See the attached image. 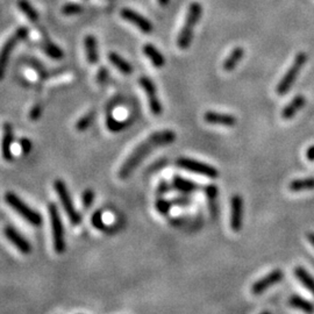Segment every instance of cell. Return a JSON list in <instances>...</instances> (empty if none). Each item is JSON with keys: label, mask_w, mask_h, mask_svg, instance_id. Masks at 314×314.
Here are the masks:
<instances>
[{"label": "cell", "mask_w": 314, "mask_h": 314, "mask_svg": "<svg viewBox=\"0 0 314 314\" xmlns=\"http://www.w3.org/2000/svg\"><path fill=\"white\" fill-rule=\"evenodd\" d=\"M174 140H176V133L171 131V129H164V131L153 133L145 141L140 143L131 153V155L127 157V159L122 163L118 172L119 178L120 179H127L150 153L159 148V147L170 145V143L174 142Z\"/></svg>", "instance_id": "6da1fadb"}, {"label": "cell", "mask_w": 314, "mask_h": 314, "mask_svg": "<svg viewBox=\"0 0 314 314\" xmlns=\"http://www.w3.org/2000/svg\"><path fill=\"white\" fill-rule=\"evenodd\" d=\"M202 13V7L199 2H192L188 7L186 19H185L184 26L179 31L177 37V45L181 50H185L191 45L192 38H193L194 26L199 22Z\"/></svg>", "instance_id": "7a4b0ae2"}, {"label": "cell", "mask_w": 314, "mask_h": 314, "mask_svg": "<svg viewBox=\"0 0 314 314\" xmlns=\"http://www.w3.org/2000/svg\"><path fill=\"white\" fill-rule=\"evenodd\" d=\"M5 201L10 208H13L21 218L26 220L29 225L34 227H41L43 223V218L37 211L28 206L22 199H20L13 192H7L5 194Z\"/></svg>", "instance_id": "3957f363"}, {"label": "cell", "mask_w": 314, "mask_h": 314, "mask_svg": "<svg viewBox=\"0 0 314 314\" xmlns=\"http://www.w3.org/2000/svg\"><path fill=\"white\" fill-rule=\"evenodd\" d=\"M47 208L49 213V220H50L54 249L56 254H63L66 249V244L64 237V226H63L61 214H59L58 207L55 202L48 204Z\"/></svg>", "instance_id": "277c9868"}, {"label": "cell", "mask_w": 314, "mask_h": 314, "mask_svg": "<svg viewBox=\"0 0 314 314\" xmlns=\"http://www.w3.org/2000/svg\"><path fill=\"white\" fill-rule=\"evenodd\" d=\"M306 61L307 55L305 52H298L297 54L295 61H293V64L290 66L284 77H283L281 82L278 83L277 87H276V92H277L278 96H285V94L289 93V91L291 90V87L296 82L297 77H298L300 71H302L303 66L305 65Z\"/></svg>", "instance_id": "5b68a950"}, {"label": "cell", "mask_w": 314, "mask_h": 314, "mask_svg": "<svg viewBox=\"0 0 314 314\" xmlns=\"http://www.w3.org/2000/svg\"><path fill=\"white\" fill-rule=\"evenodd\" d=\"M28 35V28L26 27H20L14 31L13 35L7 38L5 43L2 44L1 49H0V80L3 79L6 73L7 65H8L10 54H12L14 49H15L16 44L20 41L24 40Z\"/></svg>", "instance_id": "8992f818"}, {"label": "cell", "mask_w": 314, "mask_h": 314, "mask_svg": "<svg viewBox=\"0 0 314 314\" xmlns=\"http://www.w3.org/2000/svg\"><path fill=\"white\" fill-rule=\"evenodd\" d=\"M54 188H55L56 193H57L58 195L59 200H61L62 202L63 208H64L70 222H71L73 226H79L80 222H82V216H80L78 211L75 208L71 195H70L69 190H68V187H66L64 181L61 179H56L54 183Z\"/></svg>", "instance_id": "52a82bcc"}, {"label": "cell", "mask_w": 314, "mask_h": 314, "mask_svg": "<svg viewBox=\"0 0 314 314\" xmlns=\"http://www.w3.org/2000/svg\"><path fill=\"white\" fill-rule=\"evenodd\" d=\"M177 166H179L180 169L190 171V172L201 174V176L207 177L209 179H216L219 177V171L214 166L197 159L181 157V158L177 160Z\"/></svg>", "instance_id": "ba28073f"}, {"label": "cell", "mask_w": 314, "mask_h": 314, "mask_svg": "<svg viewBox=\"0 0 314 314\" xmlns=\"http://www.w3.org/2000/svg\"><path fill=\"white\" fill-rule=\"evenodd\" d=\"M139 83L146 92L150 112H152L154 115H156V117H158V115L163 113V105L162 103H160L158 94H157V89H156L155 84H154L152 79L146 76L140 77Z\"/></svg>", "instance_id": "9c48e42d"}, {"label": "cell", "mask_w": 314, "mask_h": 314, "mask_svg": "<svg viewBox=\"0 0 314 314\" xmlns=\"http://www.w3.org/2000/svg\"><path fill=\"white\" fill-rule=\"evenodd\" d=\"M284 277V272L281 269H275L271 272H269L268 275H265L264 277L258 279L257 282H255L253 286H251V293L255 296L262 295V293L267 291L272 286L279 283Z\"/></svg>", "instance_id": "30bf717a"}, {"label": "cell", "mask_w": 314, "mask_h": 314, "mask_svg": "<svg viewBox=\"0 0 314 314\" xmlns=\"http://www.w3.org/2000/svg\"><path fill=\"white\" fill-rule=\"evenodd\" d=\"M243 221V199L240 194H234L230 200V228L239 233Z\"/></svg>", "instance_id": "8fae6325"}, {"label": "cell", "mask_w": 314, "mask_h": 314, "mask_svg": "<svg viewBox=\"0 0 314 314\" xmlns=\"http://www.w3.org/2000/svg\"><path fill=\"white\" fill-rule=\"evenodd\" d=\"M5 237L20 251L21 254L28 255L31 253V244L26 240V237L21 235L17 230L12 226H6L3 228Z\"/></svg>", "instance_id": "7c38bea8"}, {"label": "cell", "mask_w": 314, "mask_h": 314, "mask_svg": "<svg viewBox=\"0 0 314 314\" xmlns=\"http://www.w3.org/2000/svg\"><path fill=\"white\" fill-rule=\"evenodd\" d=\"M120 15L122 19L127 20L128 22H131L134 24L135 27H138L140 30L143 31V33L149 34L153 31V23L150 22L149 20H147L145 16L139 14L135 10L129 9V8H124L120 12Z\"/></svg>", "instance_id": "4fadbf2b"}, {"label": "cell", "mask_w": 314, "mask_h": 314, "mask_svg": "<svg viewBox=\"0 0 314 314\" xmlns=\"http://www.w3.org/2000/svg\"><path fill=\"white\" fill-rule=\"evenodd\" d=\"M13 143H14V131L13 126L6 122L2 126V138H1V156L2 158L10 162L13 160Z\"/></svg>", "instance_id": "5bb4252c"}, {"label": "cell", "mask_w": 314, "mask_h": 314, "mask_svg": "<svg viewBox=\"0 0 314 314\" xmlns=\"http://www.w3.org/2000/svg\"><path fill=\"white\" fill-rule=\"evenodd\" d=\"M204 120L209 125L226 126V127H233L236 125V118L232 114L219 113V112L208 111L204 114Z\"/></svg>", "instance_id": "9a60e30c"}, {"label": "cell", "mask_w": 314, "mask_h": 314, "mask_svg": "<svg viewBox=\"0 0 314 314\" xmlns=\"http://www.w3.org/2000/svg\"><path fill=\"white\" fill-rule=\"evenodd\" d=\"M306 104V98L302 96V94H298L293 99L290 101V103L286 105V106L283 108L282 111V118L284 120H291V119L295 117V115L298 113V112L302 110V108L305 106Z\"/></svg>", "instance_id": "2e32d148"}, {"label": "cell", "mask_w": 314, "mask_h": 314, "mask_svg": "<svg viewBox=\"0 0 314 314\" xmlns=\"http://www.w3.org/2000/svg\"><path fill=\"white\" fill-rule=\"evenodd\" d=\"M84 48H85V55L87 62L91 65H96L99 62V52H98L97 38L93 35H86L84 38Z\"/></svg>", "instance_id": "e0dca14e"}, {"label": "cell", "mask_w": 314, "mask_h": 314, "mask_svg": "<svg viewBox=\"0 0 314 314\" xmlns=\"http://www.w3.org/2000/svg\"><path fill=\"white\" fill-rule=\"evenodd\" d=\"M204 193L207 198L208 201V208L211 212L212 218L218 216V195H219V188L214 184L206 185L204 187Z\"/></svg>", "instance_id": "ac0fdd59"}, {"label": "cell", "mask_w": 314, "mask_h": 314, "mask_svg": "<svg viewBox=\"0 0 314 314\" xmlns=\"http://www.w3.org/2000/svg\"><path fill=\"white\" fill-rule=\"evenodd\" d=\"M172 185L178 192H180L183 194H191L200 188V186L197 183H194L193 180L186 179V178H183L180 176L173 177Z\"/></svg>", "instance_id": "d6986e66"}, {"label": "cell", "mask_w": 314, "mask_h": 314, "mask_svg": "<svg viewBox=\"0 0 314 314\" xmlns=\"http://www.w3.org/2000/svg\"><path fill=\"white\" fill-rule=\"evenodd\" d=\"M143 52L148 57V59L152 62V64L155 68H163L165 65V58L160 54V51L156 47H154L152 43H147L143 47Z\"/></svg>", "instance_id": "ffe728a7"}, {"label": "cell", "mask_w": 314, "mask_h": 314, "mask_svg": "<svg viewBox=\"0 0 314 314\" xmlns=\"http://www.w3.org/2000/svg\"><path fill=\"white\" fill-rule=\"evenodd\" d=\"M243 56H244V49L242 47L234 48L232 52L229 54L228 57H227L225 61H223L222 69L227 72L233 71V70L237 66V64H239V62L241 61V59H242Z\"/></svg>", "instance_id": "44dd1931"}, {"label": "cell", "mask_w": 314, "mask_h": 314, "mask_svg": "<svg viewBox=\"0 0 314 314\" xmlns=\"http://www.w3.org/2000/svg\"><path fill=\"white\" fill-rule=\"evenodd\" d=\"M108 59L110 62L113 64L115 68H117L119 71H120L122 75L129 76L133 72V66L129 64V63L126 61L124 57H121L120 55L117 54V52H110L108 54Z\"/></svg>", "instance_id": "7402d4cb"}, {"label": "cell", "mask_w": 314, "mask_h": 314, "mask_svg": "<svg viewBox=\"0 0 314 314\" xmlns=\"http://www.w3.org/2000/svg\"><path fill=\"white\" fill-rule=\"evenodd\" d=\"M41 48L44 51V54L52 59H62L64 57V52L62 49L47 37H44L43 41L41 42Z\"/></svg>", "instance_id": "603a6c76"}, {"label": "cell", "mask_w": 314, "mask_h": 314, "mask_svg": "<svg viewBox=\"0 0 314 314\" xmlns=\"http://www.w3.org/2000/svg\"><path fill=\"white\" fill-rule=\"evenodd\" d=\"M289 190L292 192H302L314 190V177L299 178V179L292 180L289 184Z\"/></svg>", "instance_id": "cb8c5ba5"}, {"label": "cell", "mask_w": 314, "mask_h": 314, "mask_svg": "<svg viewBox=\"0 0 314 314\" xmlns=\"http://www.w3.org/2000/svg\"><path fill=\"white\" fill-rule=\"evenodd\" d=\"M295 275L298 281L309 290V291L314 296V277L310 274L309 271H306L303 267H297L295 269Z\"/></svg>", "instance_id": "d4e9b609"}, {"label": "cell", "mask_w": 314, "mask_h": 314, "mask_svg": "<svg viewBox=\"0 0 314 314\" xmlns=\"http://www.w3.org/2000/svg\"><path fill=\"white\" fill-rule=\"evenodd\" d=\"M290 305L295 309H298L300 311L305 313H313L314 312V305L309 300H306L303 297H300L298 295H293L289 300Z\"/></svg>", "instance_id": "484cf974"}, {"label": "cell", "mask_w": 314, "mask_h": 314, "mask_svg": "<svg viewBox=\"0 0 314 314\" xmlns=\"http://www.w3.org/2000/svg\"><path fill=\"white\" fill-rule=\"evenodd\" d=\"M17 7H19V9L26 15V17L30 21V22H36L38 20V14L36 12V9L30 5V2H28L27 0H19V1H17Z\"/></svg>", "instance_id": "4316f807"}, {"label": "cell", "mask_w": 314, "mask_h": 314, "mask_svg": "<svg viewBox=\"0 0 314 314\" xmlns=\"http://www.w3.org/2000/svg\"><path fill=\"white\" fill-rule=\"evenodd\" d=\"M94 119H96V112L90 111L89 113L84 114L78 121L76 122L75 128L77 132H85L91 127V125L93 124Z\"/></svg>", "instance_id": "83f0119b"}, {"label": "cell", "mask_w": 314, "mask_h": 314, "mask_svg": "<svg viewBox=\"0 0 314 314\" xmlns=\"http://www.w3.org/2000/svg\"><path fill=\"white\" fill-rule=\"evenodd\" d=\"M172 204H171L170 200H166V199L164 198H158L156 200V204H155V207H156V211L159 213L160 215H167L169 214L170 209L171 207H172Z\"/></svg>", "instance_id": "f1b7e54d"}, {"label": "cell", "mask_w": 314, "mask_h": 314, "mask_svg": "<svg viewBox=\"0 0 314 314\" xmlns=\"http://www.w3.org/2000/svg\"><path fill=\"white\" fill-rule=\"evenodd\" d=\"M84 10V7L80 3L76 2H69L65 3L62 7V13L64 15H75V14H80Z\"/></svg>", "instance_id": "f546056e"}, {"label": "cell", "mask_w": 314, "mask_h": 314, "mask_svg": "<svg viewBox=\"0 0 314 314\" xmlns=\"http://www.w3.org/2000/svg\"><path fill=\"white\" fill-rule=\"evenodd\" d=\"M106 125H107V128L110 129L111 132H114V133L120 132V131H122V129H125V127H126V122L117 120V119L111 117V115L107 118Z\"/></svg>", "instance_id": "4dcf8cb0"}, {"label": "cell", "mask_w": 314, "mask_h": 314, "mask_svg": "<svg viewBox=\"0 0 314 314\" xmlns=\"http://www.w3.org/2000/svg\"><path fill=\"white\" fill-rule=\"evenodd\" d=\"M93 201H94L93 190H91V188H86V190L83 192V195H82L83 207L85 209H89L91 206L93 205Z\"/></svg>", "instance_id": "1f68e13d"}, {"label": "cell", "mask_w": 314, "mask_h": 314, "mask_svg": "<svg viewBox=\"0 0 314 314\" xmlns=\"http://www.w3.org/2000/svg\"><path fill=\"white\" fill-rule=\"evenodd\" d=\"M91 222H92V226L94 228L99 229V230H104L106 228V225H105L104 218H103V213L100 211H97L94 214L92 215V219H91Z\"/></svg>", "instance_id": "d6a6232c"}, {"label": "cell", "mask_w": 314, "mask_h": 314, "mask_svg": "<svg viewBox=\"0 0 314 314\" xmlns=\"http://www.w3.org/2000/svg\"><path fill=\"white\" fill-rule=\"evenodd\" d=\"M42 112H43V106H42V104H35L33 107H31V110L29 112V120L31 121H36L40 119V117L42 115Z\"/></svg>", "instance_id": "836d02e7"}, {"label": "cell", "mask_w": 314, "mask_h": 314, "mask_svg": "<svg viewBox=\"0 0 314 314\" xmlns=\"http://www.w3.org/2000/svg\"><path fill=\"white\" fill-rule=\"evenodd\" d=\"M171 204L173 206H188L191 204V199L187 197L186 194H183L181 197H177L171 199Z\"/></svg>", "instance_id": "e575fe53"}, {"label": "cell", "mask_w": 314, "mask_h": 314, "mask_svg": "<svg viewBox=\"0 0 314 314\" xmlns=\"http://www.w3.org/2000/svg\"><path fill=\"white\" fill-rule=\"evenodd\" d=\"M108 76H110V73H108V70L106 68H100L99 70H98L97 75H96V80L97 83L99 84H105L107 82L108 79Z\"/></svg>", "instance_id": "d590c367"}, {"label": "cell", "mask_w": 314, "mask_h": 314, "mask_svg": "<svg viewBox=\"0 0 314 314\" xmlns=\"http://www.w3.org/2000/svg\"><path fill=\"white\" fill-rule=\"evenodd\" d=\"M19 146H20L21 152H22L23 154H28V153L31 152V147H33V143H31L29 139L22 138L19 141Z\"/></svg>", "instance_id": "8d00e7d4"}, {"label": "cell", "mask_w": 314, "mask_h": 314, "mask_svg": "<svg viewBox=\"0 0 314 314\" xmlns=\"http://www.w3.org/2000/svg\"><path fill=\"white\" fill-rule=\"evenodd\" d=\"M169 188H170L169 184H167L165 180H162L158 185V190H157V193H158V195H162L164 193H166V192L169 191Z\"/></svg>", "instance_id": "74e56055"}, {"label": "cell", "mask_w": 314, "mask_h": 314, "mask_svg": "<svg viewBox=\"0 0 314 314\" xmlns=\"http://www.w3.org/2000/svg\"><path fill=\"white\" fill-rule=\"evenodd\" d=\"M306 158L311 160V162H314V146H311L306 150Z\"/></svg>", "instance_id": "f35d334b"}, {"label": "cell", "mask_w": 314, "mask_h": 314, "mask_svg": "<svg viewBox=\"0 0 314 314\" xmlns=\"http://www.w3.org/2000/svg\"><path fill=\"white\" fill-rule=\"evenodd\" d=\"M307 240H309V242L314 247V233L307 234Z\"/></svg>", "instance_id": "ab89813d"}, {"label": "cell", "mask_w": 314, "mask_h": 314, "mask_svg": "<svg viewBox=\"0 0 314 314\" xmlns=\"http://www.w3.org/2000/svg\"><path fill=\"white\" fill-rule=\"evenodd\" d=\"M158 2H159V5H162V6H165L167 2H169V0H158Z\"/></svg>", "instance_id": "60d3db41"}]
</instances>
